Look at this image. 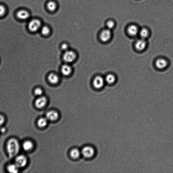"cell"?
Listing matches in <instances>:
<instances>
[{
    "label": "cell",
    "mask_w": 173,
    "mask_h": 173,
    "mask_svg": "<svg viewBox=\"0 0 173 173\" xmlns=\"http://www.w3.org/2000/svg\"><path fill=\"white\" fill-rule=\"evenodd\" d=\"M106 26L108 29H111L114 27L115 26L114 22L112 21H108L106 23Z\"/></svg>",
    "instance_id": "26"
},
{
    "label": "cell",
    "mask_w": 173,
    "mask_h": 173,
    "mask_svg": "<svg viewBox=\"0 0 173 173\" xmlns=\"http://www.w3.org/2000/svg\"><path fill=\"white\" fill-rule=\"evenodd\" d=\"M28 163L27 158L23 155L16 156L15 160V164L19 168H23L26 166Z\"/></svg>",
    "instance_id": "3"
},
{
    "label": "cell",
    "mask_w": 173,
    "mask_h": 173,
    "mask_svg": "<svg viewBox=\"0 0 173 173\" xmlns=\"http://www.w3.org/2000/svg\"><path fill=\"white\" fill-rule=\"evenodd\" d=\"M115 80L116 78L114 75L112 74H108L106 75L105 79V81L106 82L109 84L114 83Z\"/></svg>",
    "instance_id": "21"
},
{
    "label": "cell",
    "mask_w": 173,
    "mask_h": 173,
    "mask_svg": "<svg viewBox=\"0 0 173 173\" xmlns=\"http://www.w3.org/2000/svg\"><path fill=\"white\" fill-rule=\"evenodd\" d=\"M94 148L89 146H86L84 147L82 150L81 152L84 157L88 158H90L94 156Z\"/></svg>",
    "instance_id": "5"
},
{
    "label": "cell",
    "mask_w": 173,
    "mask_h": 173,
    "mask_svg": "<svg viewBox=\"0 0 173 173\" xmlns=\"http://www.w3.org/2000/svg\"><path fill=\"white\" fill-rule=\"evenodd\" d=\"M48 79L50 82L53 84H56L58 82L59 80L58 76L54 73H51L49 75Z\"/></svg>",
    "instance_id": "14"
},
{
    "label": "cell",
    "mask_w": 173,
    "mask_h": 173,
    "mask_svg": "<svg viewBox=\"0 0 173 173\" xmlns=\"http://www.w3.org/2000/svg\"><path fill=\"white\" fill-rule=\"evenodd\" d=\"M167 65V62L165 59H159L157 60L156 62V67L160 69L165 68Z\"/></svg>",
    "instance_id": "10"
},
{
    "label": "cell",
    "mask_w": 173,
    "mask_h": 173,
    "mask_svg": "<svg viewBox=\"0 0 173 173\" xmlns=\"http://www.w3.org/2000/svg\"><path fill=\"white\" fill-rule=\"evenodd\" d=\"M48 119L46 117L40 118L37 122L38 125L40 128H44L47 125L48 121Z\"/></svg>",
    "instance_id": "17"
},
{
    "label": "cell",
    "mask_w": 173,
    "mask_h": 173,
    "mask_svg": "<svg viewBox=\"0 0 173 173\" xmlns=\"http://www.w3.org/2000/svg\"><path fill=\"white\" fill-rule=\"evenodd\" d=\"M81 155V152L77 148H74L71 151L70 155L72 158L76 159L78 158Z\"/></svg>",
    "instance_id": "19"
},
{
    "label": "cell",
    "mask_w": 173,
    "mask_h": 173,
    "mask_svg": "<svg viewBox=\"0 0 173 173\" xmlns=\"http://www.w3.org/2000/svg\"><path fill=\"white\" fill-rule=\"evenodd\" d=\"M41 32L42 34L43 35H47L49 34L50 32V30L48 26H44L42 28Z\"/></svg>",
    "instance_id": "23"
},
{
    "label": "cell",
    "mask_w": 173,
    "mask_h": 173,
    "mask_svg": "<svg viewBox=\"0 0 173 173\" xmlns=\"http://www.w3.org/2000/svg\"><path fill=\"white\" fill-rule=\"evenodd\" d=\"M127 30L128 34L131 36H135L138 33V28L134 25L130 26L128 28Z\"/></svg>",
    "instance_id": "15"
},
{
    "label": "cell",
    "mask_w": 173,
    "mask_h": 173,
    "mask_svg": "<svg viewBox=\"0 0 173 173\" xmlns=\"http://www.w3.org/2000/svg\"><path fill=\"white\" fill-rule=\"evenodd\" d=\"M41 26V21L38 19H34L30 22L28 23V28L31 32H35L40 28Z\"/></svg>",
    "instance_id": "2"
},
{
    "label": "cell",
    "mask_w": 173,
    "mask_h": 173,
    "mask_svg": "<svg viewBox=\"0 0 173 173\" xmlns=\"http://www.w3.org/2000/svg\"><path fill=\"white\" fill-rule=\"evenodd\" d=\"M68 46L67 44L66 43L63 44L61 46V48L62 49V50H65V51L68 50Z\"/></svg>",
    "instance_id": "28"
},
{
    "label": "cell",
    "mask_w": 173,
    "mask_h": 173,
    "mask_svg": "<svg viewBox=\"0 0 173 173\" xmlns=\"http://www.w3.org/2000/svg\"><path fill=\"white\" fill-rule=\"evenodd\" d=\"M43 90L42 89L39 87L35 88L34 91L35 94L38 96H41L43 94Z\"/></svg>",
    "instance_id": "24"
},
{
    "label": "cell",
    "mask_w": 173,
    "mask_h": 173,
    "mask_svg": "<svg viewBox=\"0 0 173 173\" xmlns=\"http://www.w3.org/2000/svg\"><path fill=\"white\" fill-rule=\"evenodd\" d=\"M146 43L143 39L139 40L135 44V47L137 50L140 51L145 49L146 47Z\"/></svg>",
    "instance_id": "12"
},
{
    "label": "cell",
    "mask_w": 173,
    "mask_h": 173,
    "mask_svg": "<svg viewBox=\"0 0 173 173\" xmlns=\"http://www.w3.org/2000/svg\"><path fill=\"white\" fill-rule=\"evenodd\" d=\"M47 103V100L45 97L40 96L35 102V105L36 107L41 108L45 106Z\"/></svg>",
    "instance_id": "7"
},
{
    "label": "cell",
    "mask_w": 173,
    "mask_h": 173,
    "mask_svg": "<svg viewBox=\"0 0 173 173\" xmlns=\"http://www.w3.org/2000/svg\"><path fill=\"white\" fill-rule=\"evenodd\" d=\"M139 34L140 36L143 39H145L148 36L149 34V32L148 30L145 28L141 29L139 32Z\"/></svg>",
    "instance_id": "22"
},
{
    "label": "cell",
    "mask_w": 173,
    "mask_h": 173,
    "mask_svg": "<svg viewBox=\"0 0 173 173\" xmlns=\"http://www.w3.org/2000/svg\"><path fill=\"white\" fill-rule=\"evenodd\" d=\"M61 71L64 75L68 76L71 74L72 72V69L69 65L65 64L62 66Z\"/></svg>",
    "instance_id": "13"
},
{
    "label": "cell",
    "mask_w": 173,
    "mask_h": 173,
    "mask_svg": "<svg viewBox=\"0 0 173 173\" xmlns=\"http://www.w3.org/2000/svg\"><path fill=\"white\" fill-rule=\"evenodd\" d=\"M17 16L20 19L26 20L29 17L30 14L26 10H20L17 12Z\"/></svg>",
    "instance_id": "11"
},
{
    "label": "cell",
    "mask_w": 173,
    "mask_h": 173,
    "mask_svg": "<svg viewBox=\"0 0 173 173\" xmlns=\"http://www.w3.org/2000/svg\"><path fill=\"white\" fill-rule=\"evenodd\" d=\"M47 7L48 9L50 11L54 12L57 9V4L54 1H50L48 2L47 4Z\"/></svg>",
    "instance_id": "20"
},
{
    "label": "cell",
    "mask_w": 173,
    "mask_h": 173,
    "mask_svg": "<svg viewBox=\"0 0 173 173\" xmlns=\"http://www.w3.org/2000/svg\"><path fill=\"white\" fill-rule=\"evenodd\" d=\"M101 40L103 42H107L111 37V33L110 30L106 29L103 30L101 33L100 36Z\"/></svg>",
    "instance_id": "8"
},
{
    "label": "cell",
    "mask_w": 173,
    "mask_h": 173,
    "mask_svg": "<svg viewBox=\"0 0 173 173\" xmlns=\"http://www.w3.org/2000/svg\"><path fill=\"white\" fill-rule=\"evenodd\" d=\"M5 119L3 115H0V126H1L5 122Z\"/></svg>",
    "instance_id": "27"
},
{
    "label": "cell",
    "mask_w": 173,
    "mask_h": 173,
    "mask_svg": "<svg viewBox=\"0 0 173 173\" xmlns=\"http://www.w3.org/2000/svg\"><path fill=\"white\" fill-rule=\"evenodd\" d=\"M46 117L48 121H54L58 119L59 114L55 111H50L46 113Z\"/></svg>",
    "instance_id": "9"
},
{
    "label": "cell",
    "mask_w": 173,
    "mask_h": 173,
    "mask_svg": "<svg viewBox=\"0 0 173 173\" xmlns=\"http://www.w3.org/2000/svg\"><path fill=\"white\" fill-rule=\"evenodd\" d=\"M105 80L103 77L101 76H97L95 77L93 81V85L95 88L100 89L103 87Z\"/></svg>",
    "instance_id": "6"
},
{
    "label": "cell",
    "mask_w": 173,
    "mask_h": 173,
    "mask_svg": "<svg viewBox=\"0 0 173 173\" xmlns=\"http://www.w3.org/2000/svg\"><path fill=\"white\" fill-rule=\"evenodd\" d=\"M6 148L9 156L11 158L17 156L20 148L18 141L15 138L10 139L7 142Z\"/></svg>",
    "instance_id": "1"
},
{
    "label": "cell",
    "mask_w": 173,
    "mask_h": 173,
    "mask_svg": "<svg viewBox=\"0 0 173 173\" xmlns=\"http://www.w3.org/2000/svg\"><path fill=\"white\" fill-rule=\"evenodd\" d=\"M76 57L75 52L72 51L67 50L65 51L63 55V59L66 62L72 63L74 61Z\"/></svg>",
    "instance_id": "4"
},
{
    "label": "cell",
    "mask_w": 173,
    "mask_h": 173,
    "mask_svg": "<svg viewBox=\"0 0 173 173\" xmlns=\"http://www.w3.org/2000/svg\"><path fill=\"white\" fill-rule=\"evenodd\" d=\"M19 168L15 164H12L9 165L7 167L8 171L12 173H17L19 172Z\"/></svg>",
    "instance_id": "18"
},
{
    "label": "cell",
    "mask_w": 173,
    "mask_h": 173,
    "mask_svg": "<svg viewBox=\"0 0 173 173\" xmlns=\"http://www.w3.org/2000/svg\"><path fill=\"white\" fill-rule=\"evenodd\" d=\"M6 10V8L4 6L0 5V16H3L5 14Z\"/></svg>",
    "instance_id": "25"
},
{
    "label": "cell",
    "mask_w": 173,
    "mask_h": 173,
    "mask_svg": "<svg viewBox=\"0 0 173 173\" xmlns=\"http://www.w3.org/2000/svg\"><path fill=\"white\" fill-rule=\"evenodd\" d=\"M23 147L24 150L26 151H28L32 149L33 147V144L30 141H26L24 142L23 145Z\"/></svg>",
    "instance_id": "16"
},
{
    "label": "cell",
    "mask_w": 173,
    "mask_h": 173,
    "mask_svg": "<svg viewBox=\"0 0 173 173\" xmlns=\"http://www.w3.org/2000/svg\"><path fill=\"white\" fill-rule=\"evenodd\" d=\"M1 131L2 133H4L6 131V129L5 128H1Z\"/></svg>",
    "instance_id": "29"
}]
</instances>
